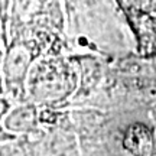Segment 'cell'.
<instances>
[{"label":"cell","mask_w":156,"mask_h":156,"mask_svg":"<svg viewBox=\"0 0 156 156\" xmlns=\"http://www.w3.org/2000/svg\"><path fill=\"white\" fill-rule=\"evenodd\" d=\"M123 146L133 156H151L153 151V139L149 129L139 124L132 126L124 136Z\"/></svg>","instance_id":"1"}]
</instances>
